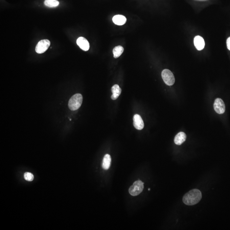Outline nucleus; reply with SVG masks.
Segmentation results:
<instances>
[{"mask_svg":"<svg viewBox=\"0 0 230 230\" xmlns=\"http://www.w3.org/2000/svg\"><path fill=\"white\" fill-rule=\"evenodd\" d=\"M202 197L201 191L197 189H194L184 196L183 202L187 206H193L199 203Z\"/></svg>","mask_w":230,"mask_h":230,"instance_id":"obj_1","label":"nucleus"},{"mask_svg":"<svg viewBox=\"0 0 230 230\" xmlns=\"http://www.w3.org/2000/svg\"><path fill=\"white\" fill-rule=\"evenodd\" d=\"M83 101V97L80 94L77 93L73 96L68 103L69 109L75 111L80 108Z\"/></svg>","mask_w":230,"mask_h":230,"instance_id":"obj_2","label":"nucleus"},{"mask_svg":"<svg viewBox=\"0 0 230 230\" xmlns=\"http://www.w3.org/2000/svg\"><path fill=\"white\" fill-rule=\"evenodd\" d=\"M144 183L141 180L134 182L129 189V193L133 196H136L141 193L144 188Z\"/></svg>","mask_w":230,"mask_h":230,"instance_id":"obj_3","label":"nucleus"},{"mask_svg":"<svg viewBox=\"0 0 230 230\" xmlns=\"http://www.w3.org/2000/svg\"><path fill=\"white\" fill-rule=\"evenodd\" d=\"M162 76L165 83L168 86H171L175 83V77L170 70H164L162 73Z\"/></svg>","mask_w":230,"mask_h":230,"instance_id":"obj_4","label":"nucleus"},{"mask_svg":"<svg viewBox=\"0 0 230 230\" xmlns=\"http://www.w3.org/2000/svg\"><path fill=\"white\" fill-rule=\"evenodd\" d=\"M50 42L48 39H44L38 42L35 47V51L38 54L45 52L49 47Z\"/></svg>","mask_w":230,"mask_h":230,"instance_id":"obj_5","label":"nucleus"},{"mask_svg":"<svg viewBox=\"0 0 230 230\" xmlns=\"http://www.w3.org/2000/svg\"><path fill=\"white\" fill-rule=\"evenodd\" d=\"M213 107L215 111L219 114H224L226 111L225 103L223 100L220 98H217L215 100Z\"/></svg>","mask_w":230,"mask_h":230,"instance_id":"obj_6","label":"nucleus"},{"mask_svg":"<svg viewBox=\"0 0 230 230\" xmlns=\"http://www.w3.org/2000/svg\"><path fill=\"white\" fill-rule=\"evenodd\" d=\"M76 42L78 45L83 50L87 51L89 50L90 45L86 38L83 37H79L77 40Z\"/></svg>","mask_w":230,"mask_h":230,"instance_id":"obj_7","label":"nucleus"},{"mask_svg":"<svg viewBox=\"0 0 230 230\" xmlns=\"http://www.w3.org/2000/svg\"><path fill=\"white\" fill-rule=\"evenodd\" d=\"M134 125L136 129L139 130H141L144 127V123L140 115L135 114L133 118Z\"/></svg>","mask_w":230,"mask_h":230,"instance_id":"obj_8","label":"nucleus"},{"mask_svg":"<svg viewBox=\"0 0 230 230\" xmlns=\"http://www.w3.org/2000/svg\"><path fill=\"white\" fill-rule=\"evenodd\" d=\"M194 45L198 50H201L204 49L205 46V41L203 37L197 35L194 38Z\"/></svg>","mask_w":230,"mask_h":230,"instance_id":"obj_9","label":"nucleus"},{"mask_svg":"<svg viewBox=\"0 0 230 230\" xmlns=\"http://www.w3.org/2000/svg\"><path fill=\"white\" fill-rule=\"evenodd\" d=\"M186 135L184 132H180L175 136L174 141L175 143L178 145L182 144L186 139Z\"/></svg>","mask_w":230,"mask_h":230,"instance_id":"obj_10","label":"nucleus"},{"mask_svg":"<svg viewBox=\"0 0 230 230\" xmlns=\"http://www.w3.org/2000/svg\"><path fill=\"white\" fill-rule=\"evenodd\" d=\"M126 21V17L122 15H115L113 18V22L119 26L123 25L125 24Z\"/></svg>","mask_w":230,"mask_h":230,"instance_id":"obj_11","label":"nucleus"},{"mask_svg":"<svg viewBox=\"0 0 230 230\" xmlns=\"http://www.w3.org/2000/svg\"><path fill=\"white\" fill-rule=\"evenodd\" d=\"M111 91L113 94L111 96V98L114 100L116 99L121 93V89L117 84H115L112 87Z\"/></svg>","mask_w":230,"mask_h":230,"instance_id":"obj_12","label":"nucleus"},{"mask_svg":"<svg viewBox=\"0 0 230 230\" xmlns=\"http://www.w3.org/2000/svg\"><path fill=\"white\" fill-rule=\"evenodd\" d=\"M111 156L109 154H107L104 156L102 162V167L104 169L107 170L111 166Z\"/></svg>","mask_w":230,"mask_h":230,"instance_id":"obj_13","label":"nucleus"},{"mask_svg":"<svg viewBox=\"0 0 230 230\" xmlns=\"http://www.w3.org/2000/svg\"><path fill=\"white\" fill-rule=\"evenodd\" d=\"M124 50V49L122 46H118L115 47L113 50V51L114 58H118L120 56V55L123 52Z\"/></svg>","mask_w":230,"mask_h":230,"instance_id":"obj_14","label":"nucleus"},{"mask_svg":"<svg viewBox=\"0 0 230 230\" xmlns=\"http://www.w3.org/2000/svg\"><path fill=\"white\" fill-rule=\"evenodd\" d=\"M44 4L48 7L52 8L57 7L59 5V3L57 0H45Z\"/></svg>","mask_w":230,"mask_h":230,"instance_id":"obj_15","label":"nucleus"},{"mask_svg":"<svg viewBox=\"0 0 230 230\" xmlns=\"http://www.w3.org/2000/svg\"><path fill=\"white\" fill-rule=\"evenodd\" d=\"M24 178L27 181H32L34 179V176L30 172H26L24 174Z\"/></svg>","mask_w":230,"mask_h":230,"instance_id":"obj_16","label":"nucleus"},{"mask_svg":"<svg viewBox=\"0 0 230 230\" xmlns=\"http://www.w3.org/2000/svg\"><path fill=\"white\" fill-rule=\"evenodd\" d=\"M227 46L228 49L230 50V37L227 39Z\"/></svg>","mask_w":230,"mask_h":230,"instance_id":"obj_17","label":"nucleus"},{"mask_svg":"<svg viewBox=\"0 0 230 230\" xmlns=\"http://www.w3.org/2000/svg\"><path fill=\"white\" fill-rule=\"evenodd\" d=\"M148 190H150V188H149V189H148Z\"/></svg>","mask_w":230,"mask_h":230,"instance_id":"obj_18","label":"nucleus"}]
</instances>
